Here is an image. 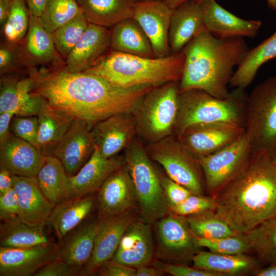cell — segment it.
<instances>
[{
	"label": "cell",
	"mask_w": 276,
	"mask_h": 276,
	"mask_svg": "<svg viewBox=\"0 0 276 276\" xmlns=\"http://www.w3.org/2000/svg\"><path fill=\"white\" fill-rule=\"evenodd\" d=\"M64 66L37 70L32 93L43 98L51 107L85 121L91 129L110 116L131 112L153 87H122L91 73L67 72Z\"/></svg>",
	"instance_id": "1"
},
{
	"label": "cell",
	"mask_w": 276,
	"mask_h": 276,
	"mask_svg": "<svg viewBox=\"0 0 276 276\" xmlns=\"http://www.w3.org/2000/svg\"><path fill=\"white\" fill-rule=\"evenodd\" d=\"M215 212L238 234H246L276 216V164L252 154L243 170L214 196Z\"/></svg>",
	"instance_id": "2"
},
{
	"label": "cell",
	"mask_w": 276,
	"mask_h": 276,
	"mask_svg": "<svg viewBox=\"0 0 276 276\" xmlns=\"http://www.w3.org/2000/svg\"><path fill=\"white\" fill-rule=\"evenodd\" d=\"M249 50L243 38H218L206 30L202 31L181 51L184 62L179 93L199 89L217 98H225L229 93L233 70Z\"/></svg>",
	"instance_id": "3"
},
{
	"label": "cell",
	"mask_w": 276,
	"mask_h": 276,
	"mask_svg": "<svg viewBox=\"0 0 276 276\" xmlns=\"http://www.w3.org/2000/svg\"><path fill=\"white\" fill-rule=\"evenodd\" d=\"M184 55L182 52L160 58H147L111 51L85 71L124 88L155 87L179 81Z\"/></svg>",
	"instance_id": "4"
},
{
	"label": "cell",
	"mask_w": 276,
	"mask_h": 276,
	"mask_svg": "<svg viewBox=\"0 0 276 276\" xmlns=\"http://www.w3.org/2000/svg\"><path fill=\"white\" fill-rule=\"evenodd\" d=\"M248 96L244 89L234 88L219 99L199 89L179 93L174 135L197 124L227 122L244 127Z\"/></svg>",
	"instance_id": "5"
},
{
	"label": "cell",
	"mask_w": 276,
	"mask_h": 276,
	"mask_svg": "<svg viewBox=\"0 0 276 276\" xmlns=\"http://www.w3.org/2000/svg\"><path fill=\"white\" fill-rule=\"evenodd\" d=\"M179 81L152 87L131 113L136 136L147 144L174 135L178 110Z\"/></svg>",
	"instance_id": "6"
},
{
	"label": "cell",
	"mask_w": 276,
	"mask_h": 276,
	"mask_svg": "<svg viewBox=\"0 0 276 276\" xmlns=\"http://www.w3.org/2000/svg\"><path fill=\"white\" fill-rule=\"evenodd\" d=\"M124 151L125 164L134 185L141 219L152 225L170 212L159 173L137 136Z\"/></svg>",
	"instance_id": "7"
},
{
	"label": "cell",
	"mask_w": 276,
	"mask_h": 276,
	"mask_svg": "<svg viewBox=\"0 0 276 276\" xmlns=\"http://www.w3.org/2000/svg\"><path fill=\"white\" fill-rule=\"evenodd\" d=\"M252 154L276 152V76L257 85L248 96L245 123Z\"/></svg>",
	"instance_id": "8"
},
{
	"label": "cell",
	"mask_w": 276,
	"mask_h": 276,
	"mask_svg": "<svg viewBox=\"0 0 276 276\" xmlns=\"http://www.w3.org/2000/svg\"><path fill=\"white\" fill-rule=\"evenodd\" d=\"M145 146L151 160L160 164L170 178L192 194L202 195L205 183L202 169L176 135Z\"/></svg>",
	"instance_id": "9"
},
{
	"label": "cell",
	"mask_w": 276,
	"mask_h": 276,
	"mask_svg": "<svg viewBox=\"0 0 276 276\" xmlns=\"http://www.w3.org/2000/svg\"><path fill=\"white\" fill-rule=\"evenodd\" d=\"M159 260L187 265L200 250L186 217L170 212L153 224Z\"/></svg>",
	"instance_id": "10"
},
{
	"label": "cell",
	"mask_w": 276,
	"mask_h": 276,
	"mask_svg": "<svg viewBox=\"0 0 276 276\" xmlns=\"http://www.w3.org/2000/svg\"><path fill=\"white\" fill-rule=\"evenodd\" d=\"M251 156L245 131L223 149L208 155L195 157L202 169L208 193L214 196L243 170Z\"/></svg>",
	"instance_id": "11"
},
{
	"label": "cell",
	"mask_w": 276,
	"mask_h": 276,
	"mask_svg": "<svg viewBox=\"0 0 276 276\" xmlns=\"http://www.w3.org/2000/svg\"><path fill=\"white\" fill-rule=\"evenodd\" d=\"M245 132L244 127L227 122L194 124L176 136L194 157L213 154L237 140Z\"/></svg>",
	"instance_id": "12"
},
{
	"label": "cell",
	"mask_w": 276,
	"mask_h": 276,
	"mask_svg": "<svg viewBox=\"0 0 276 276\" xmlns=\"http://www.w3.org/2000/svg\"><path fill=\"white\" fill-rule=\"evenodd\" d=\"M98 192L97 207L100 219L122 215L137 206L134 185L125 162L107 178Z\"/></svg>",
	"instance_id": "13"
},
{
	"label": "cell",
	"mask_w": 276,
	"mask_h": 276,
	"mask_svg": "<svg viewBox=\"0 0 276 276\" xmlns=\"http://www.w3.org/2000/svg\"><path fill=\"white\" fill-rule=\"evenodd\" d=\"M19 50L29 73L38 70V66L56 68L65 65L64 59L55 48L52 34L43 27L39 17L30 14L29 29Z\"/></svg>",
	"instance_id": "14"
},
{
	"label": "cell",
	"mask_w": 276,
	"mask_h": 276,
	"mask_svg": "<svg viewBox=\"0 0 276 276\" xmlns=\"http://www.w3.org/2000/svg\"><path fill=\"white\" fill-rule=\"evenodd\" d=\"M173 11L164 0H141L136 3L133 18L150 40L155 57L171 54L169 31Z\"/></svg>",
	"instance_id": "15"
},
{
	"label": "cell",
	"mask_w": 276,
	"mask_h": 276,
	"mask_svg": "<svg viewBox=\"0 0 276 276\" xmlns=\"http://www.w3.org/2000/svg\"><path fill=\"white\" fill-rule=\"evenodd\" d=\"M36 71L22 76L20 73L1 76L0 113L13 111L17 116H37L44 99L32 93Z\"/></svg>",
	"instance_id": "16"
},
{
	"label": "cell",
	"mask_w": 276,
	"mask_h": 276,
	"mask_svg": "<svg viewBox=\"0 0 276 276\" xmlns=\"http://www.w3.org/2000/svg\"><path fill=\"white\" fill-rule=\"evenodd\" d=\"M95 148L91 129L87 123L74 119L52 155L61 162L71 177L87 162Z\"/></svg>",
	"instance_id": "17"
},
{
	"label": "cell",
	"mask_w": 276,
	"mask_h": 276,
	"mask_svg": "<svg viewBox=\"0 0 276 276\" xmlns=\"http://www.w3.org/2000/svg\"><path fill=\"white\" fill-rule=\"evenodd\" d=\"M96 146L108 158L124 150L136 136L131 112L110 116L95 124L91 129Z\"/></svg>",
	"instance_id": "18"
},
{
	"label": "cell",
	"mask_w": 276,
	"mask_h": 276,
	"mask_svg": "<svg viewBox=\"0 0 276 276\" xmlns=\"http://www.w3.org/2000/svg\"><path fill=\"white\" fill-rule=\"evenodd\" d=\"M59 246L54 243L23 248L0 246V275L29 276L56 259Z\"/></svg>",
	"instance_id": "19"
},
{
	"label": "cell",
	"mask_w": 276,
	"mask_h": 276,
	"mask_svg": "<svg viewBox=\"0 0 276 276\" xmlns=\"http://www.w3.org/2000/svg\"><path fill=\"white\" fill-rule=\"evenodd\" d=\"M154 250L152 224L136 219L125 232L111 260L137 269L152 262Z\"/></svg>",
	"instance_id": "20"
},
{
	"label": "cell",
	"mask_w": 276,
	"mask_h": 276,
	"mask_svg": "<svg viewBox=\"0 0 276 276\" xmlns=\"http://www.w3.org/2000/svg\"><path fill=\"white\" fill-rule=\"evenodd\" d=\"M200 4L206 30L217 38H252L261 27L260 20L241 18L215 0H203Z\"/></svg>",
	"instance_id": "21"
},
{
	"label": "cell",
	"mask_w": 276,
	"mask_h": 276,
	"mask_svg": "<svg viewBox=\"0 0 276 276\" xmlns=\"http://www.w3.org/2000/svg\"><path fill=\"white\" fill-rule=\"evenodd\" d=\"M136 219L131 211L113 218L99 219L100 223L92 255L80 275H91L104 263L111 260L125 232Z\"/></svg>",
	"instance_id": "22"
},
{
	"label": "cell",
	"mask_w": 276,
	"mask_h": 276,
	"mask_svg": "<svg viewBox=\"0 0 276 276\" xmlns=\"http://www.w3.org/2000/svg\"><path fill=\"white\" fill-rule=\"evenodd\" d=\"M110 31L89 23L79 41L65 60L64 70L83 72L90 68L110 48Z\"/></svg>",
	"instance_id": "23"
},
{
	"label": "cell",
	"mask_w": 276,
	"mask_h": 276,
	"mask_svg": "<svg viewBox=\"0 0 276 276\" xmlns=\"http://www.w3.org/2000/svg\"><path fill=\"white\" fill-rule=\"evenodd\" d=\"M45 158L35 147L12 133L0 145V168L14 175L37 177Z\"/></svg>",
	"instance_id": "24"
},
{
	"label": "cell",
	"mask_w": 276,
	"mask_h": 276,
	"mask_svg": "<svg viewBox=\"0 0 276 276\" xmlns=\"http://www.w3.org/2000/svg\"><path fill=\"white\" fill-rule=\"evenodd\" d=\"M123 156L106 158L97 147L89 159L74 176L70 177L74 197L98 192L104 182L124 164Z\"/></svg>",
	"instance_id": "25"
},
{
	"label": "cell",
	"mask_w": 276,
	"mask_h": 276,
	"mask_svg": "<svg viewBox=\"0 0 276 276\" xmlns=\"http://www.w3.org/2000/svg\"><path fill=\"white\" fill-rule=\"evenodd\" d=\"M13 188L19 202V218L30 224H45L55 205L42 191L37 177L12 175Z\"/></svg>",
	"instance_id": "26"
},
{
	"label": "cell",
	"mask_w": 276,
	"mask_h": 276,
	"mask_svg": "<svg viewBox=\"0 0 276 276\" xmlns=\"http://www.w3.org/2000/svg\"><path fill=\"white\" fill-rule=\"evenodd\" d=\"M100 223L98 218L81 223L71 231L58 245L56 259L75 268L80 275L92 255Z\"/></svg>",
	"instance_id": "27"
},
{
	"label": "cell",
	"mask_w": 276,
	"mask_h": 276,
	"mask_svg": "<svg viewBox=\"0 0 276 276\" xmlns=\"http://www.w3.org/2000/svg\"><path fill=\"white\" fill-rule=\"evenodd\" d=\"M206 30L200 4L187 1L173 10L169 31L171 54L180 53L194 37Z\"/></svg>",
	"instance_id": "28"
},
{
	"label": "cell",
	"mask_w": 276,
	"mask_h": 276,
	"mask_svg": "<svg viewBox=\"0 0 276 276\" xmlns=\"http://www.w3.org/2000/svg\"><path fill=\"white\" fill-rule=\"evenodd\" d=\"M95 202L92 196L73 197L55 205L47 222L59 242L79 225L90 213Z\"/></svg>",
	"instance_id": "29"
},
{
	"label": "cell",
	"mask_w": 276,
	"mask_h": 276,
	"mask_svg": "<svg viewBox=\"0 0 276 276\" xmlns=\"http://www.w3.org/2000/svg\"><path fill=\"white\" fill-rule=\"evenodd\" d=\"M37 117V148L45 156L52 155L74 118L51 107L44 99Z\"/></svg>",
	"instance_id": "30"
},
{
	"label": "cell",
	"mask_w": 276,
	"mask_h": 276,
	"mask_svg": "<svg viewBox=\"0 0 276 276\" xmlns=\"http://www.w3.org/2000/svg\"><path fill=\"white\" fill-rule=\"evenodd\" d=\"M193 267L222 275L253 273L260 268V262L246 254L227 255L200 250L193 258Z\"/></svg>",
	"instance_id": "31"
},
{
	"label": "cell",
	"mask_w": 276,
	"mask_h": 276,
	"mask_svg": "<svg viewBox=\"0 0 276 276\" xmlns=\"http://www.w3.org/2000/svg\"><path fill=\"white\" fill-rule=\"evenodd\" d=\"M89 23L108 28L132 18L136 0H76Z\"/></svg>",
	"instance_id": "32"
},
{
	"label": "cell",
	"mask_w": 276,
	"mask_h": 276,
	"mask_svg": "<svg viewBox=\"0 0 276 276\" xmlns=\"http://www.w3.org/2000/svg\"><path fill=\"white\" fill-rule=\"evenodd\" d=\"M111 51L147 58H154L152 44L138 22L132 17L125 19L110 31Z\"/></svg>",
	"instance_id": "33"
},
{
	"label": "cell",
	"mask_w": 276,
	"mask_h": 276,
	"mask_svg": "<svg viewBox=\"0 0 276 276\" xmlns=\"http://www.w3.org/2000/svg\"><path fill=\"white\" fill-rule=\"evenodd\" d=\"M37 178L43 194L54 205L74 197L70 177L54 155L45 156Z\"/></svg>",
	"instance_id": "34"
},
{
	"label": "cell",
	"mask_w": 276,
	"mask_h": 276,
	"mask_svg": "<svg viewBox=\"0 0 276 276\" xmlns=\"http://www.w3.org/2000/svg\"><path fill=\"white\" fill-rule=\"evenodd\" d=\"M44 225L30 224L19 217L4 220L0 225V245L23 248L49 243L44 232Z\"/></svg>",
	"instance_id": "35"
},
{
	"label": "cell",
	"mask_w": 276,
	"mask_h": 276,
	"mask_svg": "<svg viewBox=\"0 0 276 276\" xmlns=\"http://www.w3.org/2000/svg\"><path fill=\"white\" fill-rule=\"evenodd\" d=\"M276 57V31L257 46L249 49L233 73L229 86L245 89L254 80L260 67Z\"/></svg>",
	"instance_id": "36"
},
{
	"label": "cell",
	"mask_w": 276,
	"mask_h": 276,
	"mask_svg": "<svg viewBox=\"0 0 276 276\" xmlns=\"http://www.w3.org/2000/svg\"><path fill=\"white\" fill-rule=\"evenodd\" d=\"M245 235L260 263L276 264V216Z\"/></svg>",
	"instance_id": "37"
},
{
	"label": "cell",
	"mask_w": 276,
	"mask_h": 276,
	"mask_svg": "<svg viewBox=\"0 0 276 276\" xmlns=\"http://www.w3.org/2000/svg\"><path fill=\"white\" fill-rule=\"evenodd\" d=\"M186 218L198 238L218 239L238 235L214 210L188 216Z\"/></svg>",
	"instance_id": "38"
},
{
	"label": "cell",
	"mask_w": 276,
	"mask_h": 276,
	"mask_svg": "<svg viewBox=\"0 0 276 276\" xmlns=\"http://www.w3.org/2000/svg\"><path fill=\"white\" fill-rule=\"evenodd\" d=\"M30 15L25 0H12L9 16L2 27L6 42L14 45L21 43L29 29Z\"/></svg>",
	"instance_id": "39"
},
{
	"label": "cell",
	"mask_w": 276,
	"mask_h": 276,
	"mask_svg": "<svg viewBox=\"0 0 276 276\" xmlns=\"http://www.w3.org/2000/svg\"><path fill=\"white\" fill-rule=\"evenodd\" d=\"M89 24L82 12L52 33L55 48L65 60Z\"/></svg>",
	"instance_id": "40"
},
{
	"label": "cell",
	"mask_w": 276,
	"mask_h": 276,
	"mask_svg": "<svg viewBox=\"0 0 276 276\" xmlns=\"http://www.w3.org/2000/svg\"><path fill=\"white\" fill-rule=\"evenodd\" d=\"M80 12L76 0H49L40 18L43 27L52 34Z\"/></svg>",
	"instance_id": "41"
},
{
	"label": "cell",
	"mask_w": 276,
	"mask_h": 276,
	"mask_svg": "<svg viewBox=\"0 0 276 276\" xmlns=\"http://www.w3.org/2000/svg\"><path fill=\"white\" fill-rule=\"evenodd\" d=\"M200 247H205L210 251L227 255L246 254L252 251L250 243L245 234L218 239H206L197 237Z\"/></svg>",
	"instance_id": "42"
},
{
	"label": "cell",
	"mask_w": 276,
	"mask_h": 276,
	"mask_svg": "<svg viewBox=\"0 0 276 276\" xmlns=\"http://www.w3.org/2000/svg\"><path fill=\"white\" fill-rule=\"evenodd\" d=\"M11 73L29 74V72L21 59L19 44L4 42L0 45V75L2 76Z\"/></svg>",
	"instance_id": "43"
},
{
	"label": "cell",
	"mask_w": 276,
	"mask_h": 276,
	"mask_svg": "<svg viewBox=\"0 0 276 276\" xmlns=\"http://www.w3.org/2000/svg\"><path fill=\"white\" fill-rule=\"evenodd\" d=\"M216 202L213 196L192 194L179 204L169 208L170 212L188 216L209 210L215 211Z\"/></svg>",
	"instance_id": "44"
},
{
	"label": "cell",
	"mask_w": 276,
	"mask_h": 276,
	"mask_svg": "<svg viewBox=\"0 0 276 276\" xmlns=\"http://www.w3.org/2000/svg\"><path fill=\"white\" fill-rule=\"evenodd\" d=\"M10 131L15 136L27 141L37 148L38 133L37 116H14L11 122Z\"/></svg>",
	"instance_id": "45"
},
{
	"label": "cell",
	"mask_w": 276,
	"mask_h": 276,
	"mask_svg": "<svg viewBox=\"0 0 276 276\" xmlns=\"http://www.w3.org/2000/svg\"><path fill=\"white\" fill-rule=\"evenodd\" d=\"M159 173L161 186L169 208L179 204L192 194L189 190L170 178L167 174L159 172Z\"/></svg>",
	"instance_id": "46"
},
{
	"label": "cell",
	"mask_w": 276,
	"mask_h": 276,
	"mask_svg": "<svg viewBox=\"0 0 276 276\" xmlns=\"http://www.w3.org/2000/svg\"><path fill=\"white\" fill-rule=\"evenodd\" d=\"M152 266L164 273L173 276H221L219 274L195 268L190 267L184 264L164 262L158 259L153 260Z\"/></svg>",
	"instance_id": "47"
},
{
	"label": "cell",
	"mask_w": 276,
	"mask_h": 276,
	"mask_svg": "<svg viewBox=\"0 0 276 276\" xmlns=\"http://www.w3.org/2000/svg\"><path fill=\"white\" fill-rule=\"evenodd\" d=\"M20 208L17 195L12 188L0 195V219L5 220L19 217Z\"/></svg>",
	"instance_id": "48"
},
{
	"label": "cell",
	"mask_w": 276,
	"mask_h": 276,
	"mask_svg": "<svg viewBox=\"0 0 276 276\" xmlns=\"http://www.w3.org/2000/svg\"><path fill=\"white\" fill-rule=\"evenodd\" d=\"M79 272L66 263L55 259L48 263L34 275L35 276H73Z\"/></svg>",
	"instance_id": "49"
},
{
	"label": "cell",
	"mask_w": 276,
	"mask_h": 276,
	"mask_svg": "<svg viewBox=\"0 0 276 276\" xmlns=\"http://www.w3.org/2000/svg\"><path fill=\"white\" fill-rule=\"evenodd\" d=\"M136 269L110 260L102 264L96 271L101 276H135Z\"/></svg>",
	"instance_id": "50"
},
{
	"label": "cell",
	"mask_w": 276,
	"mask_h": 276,
	"mask_svg": "<svg viewBox=\"0 0 276 276\" xmlns=\"http://www.w3.org/2000/svg\"><path fill=\"white\" fill-rule=\"evenodd\" d=\"M15 113L5 111L0 113V145L2 144L11 135L10 124Z\"/></svg>",
	"instance_id": "51"
},
{
	"label": "cell",
	"mask_w": 276,
	"mask_h": 276,
	"mask_svg": "<svg viewBox=\"0 0 276 276\" xmlns=\"http://www.w3.org/2000/svg\"><path fill=\"white\" fill-rule=\"evenodd\" d=\"M49 0H25L30 14L40 17Z\"/></svg>",
	"instance_id": "52"
},
{
	"label": "cell",
	"mask_w": 276,
	"mask_h": 276,
	"mask_svg": "<svg viewBox=\"0 0 276 276\" xmlns=\"http://www.w3.org/2000/svg\"><path fill=\"white\" fill-rule=\"evenodd\" d=\"M13 188L12 174L7 170L0 168V195Z\"/></svg>",
	"instance_id": "53"
},
{
	"label": "cell",
	"mask_w": 276,
	"mask_h": 276,
	"mask_svg": "<svg viewBox=\"0 0 276 276\" xmlns=\"http://www.w3.org/2000/svg\"><path fill=\"white\" fill-rule=\"evenodd\" d=\"M136 269L135 276H160L165 273L153 266H144Z\"/></svg>",
	"instance_id": "54"
},
{
	"label": "cell",
	"mask_w": 276,
	"mask_h": 276,
	"mask_svg": "<svg viewBox=\"0 0 276 276\" xmlns=\"http://www.w3.org/2000/svg\"><path fill=\"white\" fill-rule=\"evenodd\" d=\"M12 1L0 0V25L2 28L9 16Z\"/></svg>",
	"instance_id": "55"
},
{
	"label": "cell",
	"mask_w": 276,
	"mask_h": 276,
	"mask_svg": "<svg viewBox=\"0 0 276 276\" xmlns=\"http://www.w3.org/2000/svg\"><path fill=\"white\" fill-rule=\"evenodd\" d=\"M268 265L266 267L258 269L252 273L257 276H276V264Z\"/></svg>",
	"instance_id": "56"
},
{
	"label": "cell",
	"mask_w": 276,
	"mask_h": 276,
	"mask_svg": "<svg viewBox=\"0 0 276 276\" xmlns=\"http://www.w3.org/2000/svg\"><path fill=\"white\" fill-rule=\"evenodd\" d=\"M172 9L174 10L187 1H193L200 3L203 0H164Z\"/></svg>",
	"instance_id": "57"
},
{
	"label": "cell",
	"mask_w": 276,
	"mask_h": 276,
	"mask_svg": "<svg viewBox=\"0 0 276 276\" xmlns=\"http://www.w3.org/2000/svg\"><path fill=\"white\" fill-rule=\"evenodd\" d=\"M268 7L272 10H276V0H266Z\"/></svg>",
	"instance_id": "58"
},
{
	"label": "cell",
	"mask_w": 276,
	"mask_h": 276,
	"mask_svg": "<svg viewBox=\"0 0 276 276\" xmlns=\"http://www.w3.org/2000/svg\"><path fill=\"white\" fill-rule=\"evenodd\" d=\"M272 158L274 162V163L276 164V152L275 154L272 156Z\"/></svg>",
	"instance_id": "59"
},
{
	"label": "cell",
	"mask_w": 276,
	"mask_h": 276,
	"mask_svg": "<svg viewBox=\"0 0 276 276\" xmlns=\"http://www.w3.org/2000/svg\"><path fill=\"white\" fill-rule=\"evenodd\" d=\"M6 1H12V0H6Z\"/></svg>",
	"instance_id": "60"
}]
</instances>
